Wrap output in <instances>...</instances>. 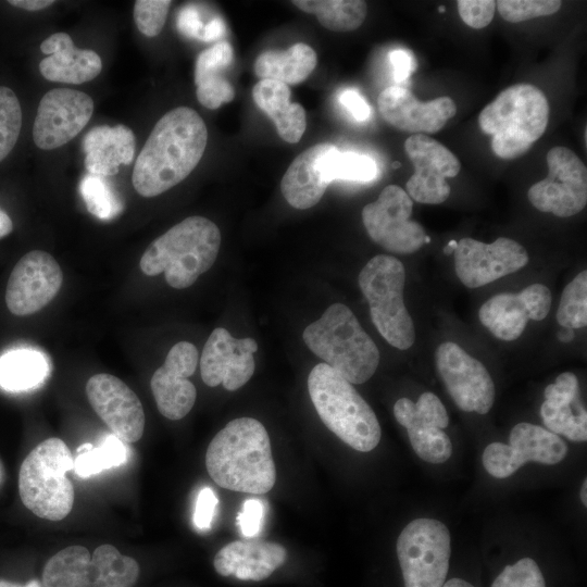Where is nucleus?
Returning a JSON list of instances; mask_svg holds the SVG:
<instances>
[{
	"label": "nucleus",
	"mask_w": 587,
	"mask_h": 587,
	"mask_svg": "<svg viewBox=\"0 0 587 587\" xmlns=\"http://www.w3.org/2000/svg\"><path fill=\"white\" fill-rule=\"evenodd\" d=\"M551 301L550 289L535 283L517 294L501 292L490 297L479 308L478 319L496 338L512 341L522 336L529 320L546 319Z\"/></svg>",
	"instance_id": "obj_20"
},
{
	"label": "nucleus",
	"mask_w": 587,
	"mask_h": 587,
	"mask_svg": "<svg viewBox=\"0 0 587 587\" xmlns=\"http://www.w3.org/2000/svg\"><path fill=\"white\" fill-rule=\"evenodd\" d=\"M257 350L258 342L253 338H235L226 328H215L200 358L203 383L209 387L222 384L229 391L241 388L254 373Z\"/></svg>",
	"instance_id": "obj_21"
},
{
	"label": "nucleus",
	"mask_w": 587,
	"mask_h": 587,
	"mask_svg": "<svg viewBox=\"0 0 587 587\" xmlns=\"http://www.w3.org/2000/svg\"><path fill=\"white\" fill-rule=\"evenodd\" d=\"M225 23L222 17L211 18L204 26L202 41H215L222 39L225 35Z\"/></svg>",
	"instance_id": "obj_49"
},
{
	"label": "nucleus",
	"mask_w": 587,
	"mask_h": 587,
	"mask_svg": "<svg viewBox=\"0 0 587 587\" xmlns=\"http://www.w3.org/2000/svg\"><path fill=\"white\" fill-rule=\"evenodd\" d=\"M22 127V110L14 91L0 86V162L14 148Z\"/></svg>",
	"instance_id": "obj_39"
},
{
	"label": "nucleus",
	"mask_w": 587,
	"mask_h": 587,
	"mask_svg": "<svg viewBox=\"0 0 587 587\" xmlns=\"http://www.w3.org/2000/svg\"><path fill=\"white\" fill-rule=\"evenodd\" d=\"M138 562L104 544L92 554L84 546H68L52 555L42 570L45 587H135Z\"/></svg>",
	"instance_id": "obj_9"
},
{
	"label": "nucleus",
	"mask_w": 587,
	"mask_h": 587,
	"mask_svg": "<svg viewBox=\"0 0 587 587\" xmlns=\"http://www.w3.org/2000/svg\"><path fill=\"white\" fill-rule=\"evenodd\" d=\"M217 502V497L212 488L203 487L199 491L193 513V523L198 529H210Z\"/></svg>",
	"instance_id": "obj_45"
},
{
	"label": "nucleus",
	"mask_w": 587,
	"mask_h": 587,
	"mask_svg": "<svg viewBox=\"0 0 587 587\" xmlns=\"http://www.w3.org/2000/svg\"><path fill=\"white\" fill-rule=\"evenodd\" d=\"M317 63L315 51L303 42H298L285 51L266 50L254 62V73L261 79H270L285 85H297L305 80Z\"/></svg>",
	"instance_id": "obj_32"
},
{
	"label": "nucleus",
	"mask_w": 587,
	"mask_h": 587,
	"mask_svg": "<svg viewBox=\"0 0 587 587\" xmlns=\"http://www.w3.org/2000/svg\"><path fill=\"white\" fill-rule=\"evenodd\" d=\"M63 273L55 259L46 251L33 250L13 267L5 290L11 313L29 315L45 308L59 292Z\"/></svg>",
	"instance_id": "obj_19"
},
{
	"label": "nucleus",
	"mask_w": 587,
	"mask_h": 587,
	"mask_svg": "<svg viewBox=\"0 0 587 587\" xmlns=\"http://www.w3.org/2000/svg\"><path fill=\"white\" fill-rule=\"evenodd\" d=\"M286 560L287 551L277 542L235 540L216 552L213 566L221 576L259 582L270 577Z\"/></svg>",
	"instance_id": "obj_25"
},
{
	"label": "nucleus",
	"mask_w": 587,
	"mask_h": 587,
	"mask_svg": "<svg viewBox=\"0 0 587 587\" xmlns=\"http://www.w3.org/2000/svg\"><path fill=\"white\" fill-rule=\"evenodd\" d=\"M233 60V47L228 41H218L198 55L195 84L197 99L201 105L214 110L234 99V87L224 76Z\"/></svg>",
	"instance_id": "obj_30"
},
{
	"label": "nucleus",
	"mask_w": 587,
	"mask_h": 587,
	"mask_svg": "<svg viewBox=\"0 0 587 587\" xmlns=\"http://www.w3.org/2000/svg\"><path fill=\"white\" fill-rule=\"evenodd\" d=\"M0 587H41V585L37 579H32L27 582L26 584H17V583L1 578Z\"/></svg>",
	"instance_id": "obj_52"
},
{
	"label": "nucleus",
	"mask_w": 587,
	"mask_h": 587,
	"mask_svg": "<svg viewBox=\"0 0 587 587\" xmlns=\"http://www.w3.org/2000/svg\"><path fill=\"white\" fill-rule=\"evenodd\" d=\"M441 587H474L469 582L461 578H451L446 582Z\"/></svg>",
	"instance_id": "obj_54"
},
{
	"label": "nucleus",
	"mask_w": 587,
	"mask_h": 587,
	"mask_svg": "<svg viewBox=\"0 0 587 587\" xmlns=\"http://www.w3.org/2000/svg\"><path fill=\"white\" fill-rule=\"evenodd\" d=\"M389 61L392 66L394 79L397 83L408 79L416 70L417 65L414 55L405 49H395L390 51Z\"/></svg>",
	"instance_id": "obj_47"
},
{
	"label": "nucleus",
	"mask_w": 587,
	"mask_h": 587,
	"mask_svg": "<svg viewBox=\"0 0 587 587\" xmlns=\"http://www.w3.org/2000/svg\"><path fill=\"white\" fill-rule=\"evenodd\" d=\"M458 241L457 240H450L446 247H444L442 251L445 254H452L454 251V248L457 247Z\"/></svg>",
	"instance_id": "obj_55"
},
{
	"label": "nucleus",
	"mask_w": 587,
	"mask_h": 587,
	"mask_svg": "<svg viewBox=\"0 0 587 587\" xmlns=\"http://www.w3.org/2000/svg\"><path fill=\"white\" fill-rule=\"evenodd\" d=\"M93 112V100L87 93L55 88L41 98L33 127L35 145L42 150L59 148L88 124Z\"/></svg>",
	"instance_id": "obj_18"
},
{
	"label": "nucleus",
	"mask_w": 587,
	"mask_h": 587,
	"mask_svg": "<svg viewBox=\"0 0 587 587\" xmlns=\"http://www.w3.org/2000/svg\"><path fill=\"white\" fill-rule=\"evenodd\" d=\"M580 500L583 504L587 505V479H584V483L580 488Z\"/></svg>",
	"instance_id": "obj_56"
},
{
	"label": "nucleus",
	"mask_w": 587,
	"mask_h": 587,
	"mask_svg": "<svg viewBox=\"0 0 587 587\" xmlns=\"http://www.w3.org/2000/svg\"><path fill=\"white\" fill-rule=\"evenodd\" d=\"M557 321L572 329L587 324V271L579 272L563 289L557 310Z\"/></svg>",
	"instance_id": "obj_37"
},
{
	"label": "nucleus",
	"mask_w": 587,
	"mask_h": 587,
	"mask_svg": "<svg viewBox=\"0 0 587 587\" xmlns=\"http://www.w3.org/2000/svg\"><path fill=\"white\" fill-rule=\"evenodd\" d=\"M392 166H394V167L396 168V167H400V166H401V164H400V163H398V162H395V163L392 164Z\"/></svg>",
	"instance_id": "obj_59"
},
{
	"label": "nucleus",
	"mask_w": 587,
	"mask_h": 587,
	"mask_svg": "<svg viewBox=\"0 0 587 587\" xmlns=\"http://www.w3.org/2000/svg\"><path fill=\"white\" fill-rule=\"evenodd\" d=\"M48 57L39 63L41 75L51 82L82 84L97 77L102 70L100 55L93 50L78 49L66 33H54L40 45Z\"/></svg>",
	"instance_id": "obj_26"
},
{
	"label": "nucleus",
	"mask_w": 587,
	"mask_h": 587,
	"mask_svg": "<svg viewBox=\"0 0 587 587\" xmlns=\"http://www.w3.org/2000/svg\"><path fill=\"white\" fill-rule=\"evenodd\" d=\"M221 239L214 222L189 216L148 246L139 262L140 270L148 276L164 273L171 287L185 289L213 266Z\"/></svg>",
	"instance_id": "obj_3"
},
{
	"label": "nucleus",
	"mask_w": 587,
	"mask_h": 587,
	"mask_svg": "<svg viewBox=\"0 0 587 587\" xmlns=\"http://www.w3.org/2000/svg\"><path fill=\"white\" fill-rule=\"evenodd\" d=\"M290 88L276 80L261 79L252 88L255 104L274 122L279 137L296 143L305 132L307 117L303 107L290 102Z\"/></svg>",
	"instance_id": "obj_31"
},
{
	"label": "nucleus",
	"mask_w": 587,
	"mask_h": 587,
	"mask_svg": "<svg viewBox=\"0 0 587 587\" xmlns=\"http://www.w3.org/2000/svg\"><path fill=\"white\" fill-rule=\"evenodd\" d=\"M92 447H93V446H92L91 444L86 442V444L80 445V446L76 449V451H77V453H82V452H85V451L90 450Z\"/></svg>",
	"instance_id": "obj_57"
},
{
	"label": "nucleus",
	"mask_w": 587,
	"mask_h": 587,
	"mask_svg": "<svg viewBox=\"0 0 587 587\" xmlns=\"http://www.w3.org/2000/svg\"><path fill=\"white\" fill-rule=\"evenodd\" d=\"M48 374L42 355L30 350H15L0 357V387L20 392L38 386Z\"/></svg>",
	"instance_id": "obj_33"
},
{
	"label": "nucleus",
	"mask_w": 587,
	"mask_h": 587,
	"mask_svg": "<svg viewBox=\"0 0 587 587\" xmlns=\"http://www.w3.org/2000/svg\"><path fill=\"white\" fill-rule=\"evenodd\" d=\"M10 4L27 11H39L53 4L52 0H10Z\"/></svg>",
	"instance_id": "obj_50"
},
{
	"label": "nucleus",
	"mask_w": 587,
	"mask_h": 587,
	"mask_svg": "<svg viewBox=\"0 0 587 587\" xmlns=\"http://www.w3.org/2000/svg\"><path fill=\"white\" fill-rule=\"evenodd\" d=\"M578 400V380L571 372L561 373L553 384L545 389V401L540 416L553 434H561L572 441H586L587 413L580 405L573 410Z\"/></svg>",
	"instance_id": "obj_27"
},
{
	"label": "nucleus",
	"mask_w": 587,
	"mask_h": 587,
	"mask_svg": "<svg viewBox=\"0 0 587 587\" xmlns=\"http://www.w3.org/2000/svg\"><path fill=\"white\" fill-rule=\"evenodd\" d=\"M435 361L438 374L459 409L478 414L489 412L495 401V384L480 361L452 341L437 347Z\"/></svg>",
	"instance_id": "obj_14"
},
{
	"label": "nucleus",
	"mask_w": 587,
	"mask_h": 587,
	"mask_svg": "<svg viewBox=\"0 0 587 587\" xmlns=\"http://www.w3.org/2000/svg\"><path fill=\"white\" fill-rule=\"evenodd\" d=\"M207 141V126L193 109L178 107L166 112L135 161V190L150 198L183 182L200 162Z\"/></svg>",
	"instance_id": "obj_1"
},
{
	"label": "nucleus",
	"mask_w": 587,
	"mask_h": 587,
	"mask_svg": "<svg viewBox=\"0 0 587 587\" xmlns=\"http://www.w3.org/2000/svg\"><path fill=\"white\" fill-rule=\"evenodd\" d=\"M79 189L87 210L101 220H111L123 210V203L103 176L85 175Z\"/></svg>",
	"instance_id": "obj_38"
},
{
	"label": "nucleus",
	"mask_w": 587,
	"mask_h": 587,
	"mask_svg": "<svg viewBox=\"0 0 587 587\" xmlns=\"http://www.w3.org/2000/svg\"><path fill=\"white\" fill-rule=\"evenodd\" d=\"M127 460V449L115 435L108 436L99 447L78 453L74 459V471L80 477H88L104 470L118 466Z\"/></svg>",
	"instance_id": "obj_36"
},
{
	"label": "nucleus",
	"mask_w": 587,
	"mask_h": 587,
	"mask_svg": "<svg viewBox=\"0 0 587 587\" xmlns=\"http://www.w3.org/2000/svg\"><path fill=\"white\" fill-rule=\"evenodd\" d=\"M574 329L562 327L558 333L557 337L561 342H570L574 339Z\"/></svg>",
	"instance_id": "obj_53"
},
{
	"label": "nucleus",
	"mask_w": 587,
	"mask_h": 587,
	"mask_svg": "<svg viewBox=\"0 0 587 587\" xmlns=\"http://www.w3.org/2000/svg\"><path fill=\"white\" fill-rule=\"evenodd\" d=\"M205 467L214 483L225 489L268 492L276 482V469L264 425L247 416L228 422L209 444Z\"/></svg>",
	"instance_id": "obj_2"
},
{
	"label": "nucleus",
	"mask_w": 587,
	"mask_h": 587,
	"mask_svg": "<svg viewBox=\"0 0 587 587\" xmlns=\"http://www.w3.org/2000/svg\"><path fill=\"white\" fill-rule=\"evenodd\" d=\"M171 4L170 0H137L134 4V20L139 32L147 37L159 35Z\"/></svg>",
	"instance_id": "obj_42"
},
{
	"label": "nucleus",
	"mask_w": 587,
	"mask_h": 587,
	"mask_svg": "<svg viewBox=\"0 0 587 587\" xmlns=\"http://www.w3.org/2000/svg\"><path fill=\"white\" fill-rule=\"evenodd\" d=\"M323 179L329 185L333 180H350L366 183L376 177L375 161L353 151H340L336 146L325 152L320 161Z\"/></svg>",
	"instance_id": "obj_35"
},
{
	"label": "nucleus",
	"mask_w": 587,
	"mask_h": 587,
	"mask_svg": "<svg viewBox=\"0 0 587 587\" xmlns=\"http://www.w3.org/2000/svg\"><path fill=\"white\" fill-rule=\"evenodd\" d=\"M413 202L404 189L386 186L378 198L362 210L363 225L370 238L385 250L399 254L417 251L424 243V227L410 220Z\"/></svg>",
	"instance_id": "obj_12"
},
{
	"label": "nucleus",
	"mask_w": 587,
	"mask_h": 587,
	"mask_svg": "<svg viewBox=\"0 0 587 587\" xmlns=\"http://www.w3.org/2000/svg\"><path fill=\"white\" fill-rule=\"evenodd\" d=\"M198 362L197 348L191 342L179 341L153 373L151 390L159 412L166 419L180 420L192 409L197 390L188 377L195 373Z\"/></svg>",
	"instance_id": "obj_23"
},
{
	"label": "nucleus",
	"mask_w": 587,
	"mask_h": 587,
	"mask_svg": "<svg viewBox=\"0 0 587 587\" xmlns=\"http://www.w3.org/2000/svg\"><path fill=\"white\" fill-rule=\"evenodd\" d=\"M491 587H546V582L537 563L530 558H523L507 565Z\"/></svg>",
	"instance_id": "obj_41"
},
{
	"label": "nucleus",
	"mask_w": 587,
	"mask_h": 587,
	"mask_svg": "<svg viewBox=\"0 0 587 587\" xmlns=\"http://www.w3.org/2000/svg\"><path fill=\"white\" fill-rule=\"evenodd\" d=\"M332 143H317L301 152L285 172L280 190L295 209L314 207L323 197L328 184L323 179L320 161Z\"/></svg>",
	"instance_id": "obj_29"
},
{
	"label": "nucleus",
	"mask_w": 587,
	"mask_h": 587,
	"mask_svg": "<svg viewBox=\"0 0 587 587\" xmlns=\"http://www.w3.org/2000/svg\"><path fill=\"white\" fill-rule=\"evenodd\" d=\"M91 408L113 435L124 442L138 441L145 429V413L137 395L118 377L99 373L86 384Z\"/></svg>",
	"instance_id": "obj_22"
},
{
	"label": "nucleus",
	"mask_w": 587,
	"mask_h": 587,
	"mask_svg": "<svg viewBox=\"0 0 587 587\" xmlns=\"http://www.w3.org/2000/svg\"><path fill=\"white\" fill-rule=\"evenodd\" d=\"M562 2L559 0H499L496 8L500 16L510 23H519L557 13Z\"/></svg>",
	"instance_id": "obj_40"
},
{
	"label": "nucleus",
	"mask_w": 587,
	"mask_h": 587,
	"mask_svg": "<svg viewBox=\"0 0 587 587\" xmlns=\"http://www.w3.org/2000/svg\"><path fill=\"white\" fill-rule=\"evenodd\" d=\"M301 11L314 14L320 24L333 32L359 28L366 17L367 5L362 0H295Z\"/></svg>",
	"instance_id": "obj_34"
},
{
	"label": "nucleus",
	"mask_w": 587,
	"mask_h": 587,
	"mask_svg": "<svg viewBox=\"0 0 587 587\" xmlns=\"http://www.w3.org/2000/svg\"><path fill=\"white\" fill-rule=\"evenodd\" d=\"M404 151L414 166V173L405 184L409 197L424 204L446 201L451 192L446 178L459 174V159L442 143L424 134L408 137Z\"/></svg>",
	"instance_id": "obj_15"
},
{
	"label": "nucleus",
	"mask_w": 587,
	"mask_h": 587,
	"mask_svg": "<svg viewBox=\"0 0 587 587\" xmlns=\"http://www.w3.org/2000/svg\"><path fill=\"white\" fill-rule=\"evenodd\" d=\"M74 466L67 445L52 437L37 445L24 459L18 472L23 504L35 515L61 521L74 504V487L66 473Z\"/></svg>",
	"instance_id": "obj_7"
},
{
	"label": "nucleus",
	"mask_w": 587,
	"mask_h": 587,
	"mask_svg": "<svg viewBox=\"0 0 587 587\" xmlns=\"http://www.w3.org/2000/svg\"><path fill=\"white\" fill-rule=\"evenodd\" d=\"M358 283L369 302L372 322L383 338L397 349L411 348L415 328L403 300L402 262L392 255H375L361 270Z\"/></svg>",
	"instance_id": "obj_8"
},
{
	"label": "nucleus",
	"mask_w": 587,
	"mask_h": 587,
	"mask_svg": "<svg viewBox=\"0 0 587 587\" xmlns=\"http://www.w3.org/2000/svg\"><path fill=\"white\" fill-rule=\"evenodd\" d=\"M302 338L315 355L351 384L369 380L378 367L377 346L342 303L329 305L304 328Z\"/></svg>",
	"instance_id": "obj_4"
},
{
	"label": "nucleus",
	"mask_w": 587,
	"mask_h": 587,
	"mask_svg": "<svg viewBox=\"0 0 587 587\" xmlns=\"http://www.w3.org/2000/svg\"><path fill=\"white\" fill-rule=\"evenodd\" d=\"M451 554L449 529L434 519L410 522L397 539L404 587H441Z\"/></svg>",
	"instance_id": "obj_10"
},
{
	"label": "nucleus",
	"mask_w": 587,
	"mask_h": 587,
	"mask_svg": "<svg viewBox=\"0 0 587 587\" xmlns=\"http://www.w3.org/2000/svg\"><path fill=\"white\" fill-rule=\"evenodd\" d=\"M264 510V504L259 499H248L243 502L237 523L245 537H254L261 532Z\"/></svg>",
	"instance_id": "obj_44"
},
{
	"label": "nucleus",
	"mask_w": 587,
	"mask_h": 587,
	"mask_svg": "<svg viewBox=\"0 0 587 587\" xmlns=\"http://www.w3.org/2000/svg\"><path fill=\"white\" fill-rule=\"evenodd\" d=\"M135 149V135L124 125L96 126L83 139L86 168L103 177L115 175L122 164H130Z\"/></svg>",
	"instance_id": "obj_28"
},
{
	"label": "nucleus",
	"mask_w": 587,
	"mask_h": 587,
	"mask_svg": "<svg viewBox=\"0 0 587 587\" xmlns=\"http://www.w3.org/2000/svg\"><path fill=\"white\" fill-rule=\"evenodd\" d=\"M308 390L320 419L339 439L361 452L376 448L382 436L379 422L351 383L319 363L309 373Z\"/></svg>",
	"instance_id": "obj_6"
},
{
	"label": "nucleus",
	"mask_w": 587,
	"mask_h": 587,
	"mask_svg": "<svg viewBox=\"0 0 587 587\" xmlns=\"http://www.w3.org/2000/svg\"><path fill=\"white\" fill-rule=\"evenodd\" d=\"M458 12L461 20L470 27L480 29L490 24L495 16L494 0H459Z\"/></svg>",
	"instance_id": "obj_43"
},
{
	"label": "nucleus",
	"mask_w": 587,
	"mask_h": 587,
	"mask_svg": "<svg viewBox=\"0 0 587 587\" xmlns=\"http://www.w3.org/2000/svg\"><path fill=\"white\" fill-rule=\"evenodd\" d=\"M13 229V223L10 216L0 209V238L9 235Z\"/></svg>",
	"instance_id": "obj_51"
},
{
	"label": "nucleus",
	"mask_w": 587,
	"mask_h": 587,
	"mask_svg": "<svg viewBox=\"0 0 587 587\" xmlns=\"http://www.w3.org/2000/svg\"><path fill=\"white\" fill-rule=\"evenodd\" d=\"M205 24L203 23L200 10L196 4L184 5L177 13V29L188 38L201 40Z\"/></svg>",
	"instance_id": "obj_46"
},
{
	"label": "nucleus",
	"mask_w": 587,
	"mask_h": 587,
	"mask_svg": "<svg viewBox=\"0 0 587 587\" xmlns=\"http://www.w3.org/2000/svg\"><path fill=\"white\" fill-rule=\"evenodd\" d=\"M509 442H492L484 450L483 465L494 477H509L527 462L553 465L567 454V446L559 435L526 422L511 429Z\"/></svg>",
	"instance_id": "obj_13"
},
{
	"label": "nucleus",
	"mask_w": 587,
	"mask_h": 587,
	"mask_svg": "<svg viewBox=\"0 0 587 587\" xmlns=\"http://www.w3.org/2000/svg\"><path fill=\"white\" fill-rule=\"evenodd\" d=\"M339 102L359 122L366 121L371 115V108L365 99L354 89H346L339 95Z\"/></svg>",
	"instance_id": "obj_48"
},
{
	"label": "nucleus",
	"mask_w": 587,
	"mask_h": 587,
	"mask_svg": "<svg viewBox=\"0 0 587 587\" xmlns=\"http://www.w3.org/2000/svg\"><path fill=\"white\" fill-rule=\"evenodd\" d=\"M546 95L530 84L503 89L478 115L480 130L491 136L492 152L505 160L525 154L549 122Z\"/></svg>",
	"instance_id": "obj_5"
},
{
	"label": "nucleus",
	"mask_w": 587,
	"mask_h": 587,
	"mask_svg": "<svg viewBox=\"0 0 587 587\" xmlns=\"http://www.w3.org/2000/svg\"><path fill=\"white\" fill-rule=\"evenodd\" d=\"M383 118L392 127L413 134H435L457 113L450 97L421 102L412 91L400 86L384 89L377 99Z\"/></svg>",
	"instance_id": "obj_24"
},
{
	"label": "nucleus",
	"mask_w": 587,
	"mask_h": 587,
	"mask_svg": "<svg viewBox=\"0 0 587 587\" xmlns=\"http://www.w3.org/2000/svg\"><path fill=\"white\" fill-rule=\"evenodd\" d=\"M548 175L527 191L530 204L558 217L573 216L587 203V168L571 149L555 146L547 152Z\"/></svg>",
	"instance_id": "obj_11"
},
{
	"label": "nucleus",
	"mask_w": 587,
	"mask_h": 587,
	"mask_svg": "<svg viewBox=\"0 0 587 587\" xmlns=\"http://www.w3.org/2000/svg\"><path fill=\"white\" fill-rule=\"evenodd\" d=\"M454 270L461 283L478 288L517 272L528 263V253L517 241L500 237L491 243L465 237L453 251Z\"/></svg>",
	"instance_id": "obj_16"
},
{
	"label": "nucleus",
	"mask_w": 587,
	"mask_h": 587,
	"mask_svg": "<svg viewBox=\"0 0 587 587\" xmlns=\"http://www.w3.org/2000/svg\"><path fill=\"white\" fill-rule=\"evenodd\" d=\"M438 11H439L440 13H444V12L446 11V8H445L444 5H440V7L438 8Z\"/></svg>",
	"instance_id": "obj_58"
},
{
	"label": "nucleus",
	"mask_w": 587,
	"mask_h": 587,
	"mask_svg": "<svg viewBox=\"0 0 587 587\" xmlns=\"http://www.w3.org/2000/svg\"><path fill=\"white\" fill-rule=\"evenodd\" d=\"M397 422L407 428L411 446L424 461L439 464L452 453V444L444 429L449 424L448 412L433 392H423L417 402L400 398L394 405Z\"/></svg>",
	"instance_id": "obj_17"
}]
</instances>
